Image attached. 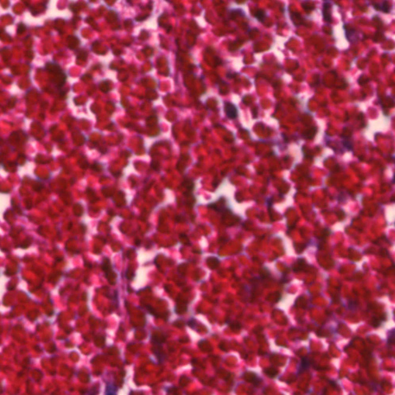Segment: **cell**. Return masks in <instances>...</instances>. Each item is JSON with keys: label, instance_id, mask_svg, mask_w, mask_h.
<instances>
[{"label": "cell", "instance_id": "cell-6", "mask_svg": "<svg viewBox=\"0 0 395 395\" xmlns=\"http://www.w3.org/2000/svg\"><path fill=\"white\" fill-rule=\"evenodd\" d=\"M254 16L258 19V21L261 22V23H263L266 17V11L262 9H257L256 11L254 13Z\"/></svg>", "mask_w": 395, "mask_h": 395}, {"label": "cell", "instance_id": "cell-9", "mask_svg": "<svg viewBox=\"0 0 395 395\" xmlns=\"http://www.w3.org/2000/svg\"><path fill=\"white\" fill-rule=\"evenodd\" d=\"M380 10H382V11L385 12V13H388L391 10L389 6V3L387 0H384V2H382L381 6H380Z\"/></svg>", "mask_w": 395, "mask_h": 395}, {"label": "cell", "instance_id": "cell-8", "mask_svg": "<svg viewBox=\"0 0 395 395\" xmlns=\"http://www.w3.org/2000/svg\"><path fill=\"white\" fill-rule=\"evenodd\" d=\"M264 373L269 377H275L278 374V370L275 368H266L264 370Z\"/></svg>", "mask_w": 395, "mask_h": 395}, {"label": "cell", "instance_id": "cell-3", "mask_svg": "<svg viewBox=\"0 0 395 395\" xmlns=\"http://www.w3.org/2000/svg\"><path fill=\"white\" fill-rule=\"evenodd\" d=\"M323 16L324 21L328 23H332V15H331V4L330 2H325L323 7Z\"/></svg>", "mask_w": 395, "mask_h": 395}, {"label": "cell", "instance_id": "cell-4", "mask_svg": "<svg viewBox=\"0 0 395 395\" xmlns=\"http://www.w3.org/2000/svg\"><path fill=\"white\" fill-rule=\"evenodd\" d=\"M308 267V265L307 264L304 258H298V260L295 262V264L293 265V270L294 272H299L301 270L305 269V268Z\"/></svg>", "mask_w": 395, "mask_h": 395}, {"label": "cell", "instance_id": "cell-5", "mask_svg": "<svg viewBox=\"0 0 395 395\" xmlns=\"http://www.w3.org/2000/svg\"><path fill=\"white\" fill-rule=\"evenodd\" d=\"M310 365V361L307 357H304L301 360L300 366L299 367V374L304 372L305 370H307L309 368V367Z\"/></svg>", "mask_w": 395, "mask_h": 395}, {"label": "cell", "instance_id": "cell-1", "mask_svg": "<svg viewBox=\"0 0 395 395\" xmlns=\"http://www.w3.org/2000/svg\"><path fill=\"white\" fill-rule=\"evenodd\" d=\"M224 108H225V113H226V116L229 119L234 120L235 118H237L238 110L235 105H234L233 104H231L230 102H226L225 103Z\"/></svg>", "mask_w": 395, "mask_h": 395}, {"label": "cell", "instance_id": "cell-2", "mask_svg": "<svg viewBox=\"0 0 395 395\" xmlns=\"http://www.w3.org/2000/svg\"><path fill=\"white\" fill-rule=\"evenodd\" d=\"M345 28V35L346 37L350 42H355L358 40V33L357 31L353 28H350L348 26H344Z\"/></svg>", "mask_w": 395, "mask_h": 395}, {"label": "cell", "instance_id": "cell-12", "mask_svg": "<svg viewBox=\"0 0 395 395\" xmlns=\"http://www.w3.org/2000/svg\"><path fill=\"white\" fill-rule=\"evenodd\" d=\"M382 320H378V319L374 318L372 320V323H371V325L374 327H377V326H379L381 323Z\"/></svg>", "mask_w": 395, "mask_h": 395}, {"label": "cell", "instance_id": "cell-7", "mask_svg": "<svg viewBox=\"0 0 395 395\" xmlns=\"http://www.w3.org/2000/svg\"><path fill=\"white\" fill-rule=\"evenodd\" d=\"M316 133V128L315 127H312L308 130V131H306L303 134V137L306 139H312V137H314V134Z\"/></svg>", "mask_w": 395, "mask_h": 395}, {"label": "cell", "instance_id": "cell-10", "mask_svg": "<svg viewBox=\"0 0 395 395\" xmlns=\"http://www.w3.org/2000/svg\"><path fill=\"white\" fill-rule=\"evenodd\" d=\"M208 259L212 262V263H211V262H208V266H209V267H211V266H212V264H213V266H212V269L218 267V264H219V262H218V260L217 259V258H208Z\"/></svg>", "mask_w": 395, "mask_h": 395}, {"label": "cell", "instance_id": "cell-11", "mask_svg": "<svg viewBox=\"0 0 395 395\" xmlns=\"http://www.w3.org/2000/svg\"><path fill=\"white\" fill-rule=\"evenodd\" d=\"M388 343L390 346H392L394 343V330H391V334L388 336Z\"/></svg>", "mask_w": 395, "mask_h": 395}]
</instances>
